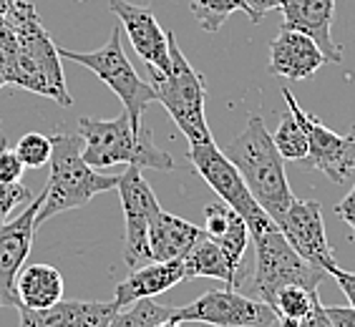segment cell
<instances>
[{
	"mask_svg": "<svg viewBox=\"0 0 355 327\" xmlns=\"http://www.w3.org/2000/svg\"><path fill=\"white\" fill-rule=\"evenodd\" d=\"M6 26L15 33V71L10 83L18 89L46 96L63 109L73 106L66 78H63L58 46L35 13L33 0H15L6 15Z\"/></svg>",
	"mask_w": 355,
	"mask_h": 327,
	"instance_id": "cell-1",
	"label": "cell"
},
{
	"mask_svg": "<svg viewBox=\"0 0 355 327\" xmlns=\"http://www.w3.org/2000/svg\"><path fill=\"white\" fill-rule=\"evenodd\" d=\"M254 239V269H252V285L260 292L262 302L272 307L275 294L290 285L305 287L310 292H318L320 282L328 277L322 267L310 265L308 259H302L295 252L280 227L272 224L252 234Z\"/></svg>",
	"mask_w": 355,
	"mask_h": 327,
	"instance_id": "cell-7",
	"label": "cell"
},
{
	"mask_svg": "<svg viewBox=\"0 0 355 327\" xmlns=\"http://www.w3.org/2000/svg\"><path fill=\"white\" fill-rule=\"evenodd\" d=\"M287 109L293 111V116L300 121L305 136H308V161L318 171H322L330 182L345 184L355 177V123L345 136L330 131L318 116H310L308 111L295 101L290 89H282Z\"/></svg>",
	"mask_w": 355,
	"mask_h": 327,
	"instance_id": "cell-10",
	"label": "cell"
},
{
	"mask_svg": "<svg viewBox=\"0 0 355 327\" xmlns=\"http://www.w3.org/2000/svg\"><path fill=\"white\" fill-rule=\"evenodd\" d=\"M15 154H18V159L23 161L26 169H41V166H46L51 161L53 143H51V136H46V134L31 131L15 143Z\"/></svg>",
	"mask_w": 355,
	"mask_h": 327,
	"instance_id": "cell-27",
	"label": "cell"
},
{
	"mask_svg": "<svg viewBox=\"0 0 355 327\" xmlns=\"http://www.w3.org/2000/svg\"><path fill=\"white\" fill-rule=\"evenodd\" d=\"M13 3H15V0H0V26H3V21H6L8 10L13 8Z\"/></svg>",
	"mask_w": 355,
	"mask_h": 327,
	"instance_id": "cell-36",
	"label": "cell"
},
{
	"mask_svg": "<svg viewBox=\"0 0 355 327\" xmlns=\"http://www.w3.org/2000/svg\"><path fill=\"white\" fill-rule=\"evenodd\" d=\"M23 171H26V166L18 159L15 149H10L6 141H0V182H10V184L21 182Z\"/></svg>",
	"mask_w": 355,
	"mask_h": 327,
	"instance_id": "cell-30",
	"label": "cell"
},
{
	"mask_svg": "<svg viewBox=\"0 0 355 327\" xmlns=\"http://www.w3.org/2000/svg\"><path fill=\"white\" fill-rule=\"evenodd\" d=\"M33 199V191L23 182H0V224L13 217V211L21 204H28Z\"/></svg>",
	"mask_w": 355,
	"mask_h": 327,
	"instance_id": "cell-28",
	"label": "cell"
},
{
	"mask_svg": "<svg viewBox=\"0 0 355 327\" xmlns=\"http://www.w3.org/2000/svg\"><path fill=\"white\" fill-rule=\"evenodd\" d=\"M171 310L174 307L154 302V297H144L126 307H119L109 327H157L162 320H169Z\"/></svg>",
	"mask_w": 355,
	"mask_h": 327,
	"instance_id": "cell-23",
	"label": "cell"
},
{
	"mask_svg": "<svg viewBox=\"0 0 355 327\" xmlns=\"http://www.w3.org/2000/svg\"><path fill=\"white\" fill-rule=\"evenodd\" d=\"M78 134L83 139V159L94 169H111L119 164L154 171L174 169V159L159 149L146 129H134L126 114L109 118V121L81 116Z\"/></svg>",
	"mask_w": 355,
	"mask_h": 327,
	"instance_id": "cell-4",
	"label": "cell"
},
{
	"mask_svg": "<svg viewBox=\"0 0 355 327\" xmlns=\"http://www.w3.org/2000/svg\"><path fill=\"white\" fill-rule=\"evenodd\" d=\"M272 141L280 151L282 159H290V161H300V159H308V136L302 131L300 121L293 116V111L287 109L280 118V126L275 129Z\"/></svg>",
	"mask_w": 355,
	"mask_h": 327,
	"instance_id": "cell-24",
	"label": "cell"
},
{
	"mask_svg": "<svg viewBox=\"0 0 355 327\" xmlns=\"http://www.w3.org/2000/svg\"><path fill=\"white\" fill-rule=\"evenodd\" d=\"M43 204V194L33 199V204L21 211L15 219H8L0 224V307H13L18 310V292L15 280L26 265L28 252L35 239V214Z\"/></svg>",
	"mask_w": 355,
	"mask_h": 327,
	"instance_id": "cell-13",
	"label": "cell"
},
{
	"mask_svg": "<svg viewBox=\"0 0 355 327\" xmlns=\"http://www.w3.org/2000/svg\"><path fill=\"white\" fill-rule=\"evenodd\" d=\"M245 8H247V18L252 23H260L267 15V10L280 8V0H245Z\"/></svg>",
	"mask_w": 355,
	"mask_h": 327,
	"instance_id": "cell-33",
	"label": "cell"
},
{
	"mask_svg": "<svg viewBox=\"0 0 355 327\" xmlns=\"http://www.w3.org/2000/svg\"><path fill=\"white\" fill-rule=\"evenodd\" d=\"M157 327H182V322H177V320H171V317H169V320H162V322H159V325Z\"/></svg>",
	"mask_w": 355,
	"mask_h": 327,
	"instance_id": "cell-37",
	"label": "cell"
},
{
	"mask_svg": "<svg viewBox=\"0 0 355 327\" xmlns=\"http://www.w3.org/2000/svg\"><path fill=\"white\" fill-rule=\"evenodd\" d=\"M121 33L123 28L114 26L106 46L96 48V51H69V48L58 46V55L69 58V61L78 63L83 69H89L94 76H98L119 96V101L123 103V114L129 116L131 126L141 131L144 111H146V106L151 101H157V96H154V86L141 81V76L134 71L131 61L123 53Z\"/></svg>",
	"mask_w": 355,
	"mask_h": 327,
	"instance_id": "cell-6",
	"label": "cell"
},
{
	"mask_svg": "<svg viewBox=\"0 0 355 327\" xmlns=\"http://www.w3.org/2000/svg\"><path fill=\"white\" fill-rule=\"evenodd\" d=\"M205 234L222 247V252L230 257L234 267L245 269L247 245L252 237H250L245 219L237 211L227 204H209L205 209Z\"/></svg>",
	"mask_w": 355,
	"mask_h": 327,
	"instance_id": "cell-20",
	"label": "cell"
},
{
	"mask_svg": "<svg viewBox=\"0 0 355 327\" xmlns=\"http://www.w3.org/2000/svg\"><path fill=\"white\" fill-rule=\"evenodd\" d=\"M315 300H318V292H310L305 287L290 285L275 294L272 310H275V315H277V320H287L297 325V322L313 310Z\"/></svg>",
	"mask_w": 355,
	"mask_h": 327,
	"instance_id": "cell-26",
	"label": "cell"
},
{
	"mask_svg": "<svg viewBox=\"0 0 355 327\" xmlns=\"http://www.w3.org/2000/svg\"><path fill=\"white\" fill-rule=\"evenodd\" d=\"M275 224L290 242L295 252L310 265L322 267L328 272L330 267L338 265L333 254V247L325 234V222H322V206L313 199H293Z\"/></svg>",
	"mask_w": 355,
	"mask_h": 327,
	"instance_id": "cell-12",
	"label": "cell"
},
{
	"mask_svg": "<svg viewBox=\"0 0 355 327\" xmlns=\"http://www.w3.org/2000/svg\"><path fill=\"white\" fill-rule=\"evenodd\" d=\"M119 307L116 302L58 300L43 310H18L21 327H109Z\"/></svg>",
	"mask_w": 355,
	"mask_h": 327,
	"instance_id": "cell-17",
	"label": "cell"
},
{
	"mask_svg": "<svg viewBox=\"0 0 355 327\" xmlns=\"http://www.w3.org/2000/svg\"><path fill=\"white\" fill-rule=\"evenodd\" d=\"M335 327H355V307H325Z\"/></svg>",
	"mask_w": 355,
	"mask_h": 327,
	"instance_id": "cell-35",
	"label": "cell"
},
{
	"mask_svg": "<svg viewBox=\"0 0 355 327\" xmlns=\"http://www.w3.org/2000/svg\"><path fill=\"white\" fill-rule=\"evenodd\" d=\"M187 157L194 164L199 177L217 191L222 204H227L230 209H234L239 217L245 219L250 237L275 224V219L257 204V199L252 197V191L247 189L245 179L237 171V166L225 157V151L219 149L217 143L214 141L189 143Z\"/></svg>",
	"mask_w": 355,
	"mask_h": 327,
	"instance_id": "cell-8",
	"label": "cell"
},
{
	"mask_svg": "<svg viewBox=\"0 0 355 327\" xmlns=\"http://www.w3.org/2000/svg\"><path fill=\"white\" fill-rule=\"evenodd\" d=\"M182 262H184L187 280H191V277H212V280H222L227 287H239L245 280V269L234 267L230 262V257L222 252V247L207 234L182 257Z\"/></svg>",
	"mask_w": 355,
	"mask_h": 327,
	"instance_id": "cell-21",
	"label": "cell"
},
{
	"mask_svg": "<svg viewBox=\"0 0 355 327\" xmlns=\"http://www.w3.org/2000/svg\"><path fill=\"white\" fill-rule=\"evenodd\" d=\"M205 237V229L191 224L187 219L159 209V214L149 224V249L154 262H171L182 259L199 239Z\"/></svg>",
	"mask_w": 355,
	"mask_h": 327,
	"instance_id": "cell-19",
	"label": "cell"
},
{
	"mask_svg": "<svg viewBox=\"0 0 355 327\" xmlns=\"http://www.w3.org/2000/svg\"><path fill=\"white\" fill-rule=\"evenodd\" d=\"M328 274L330 277H335V282L340 285L343 294L348 297L350 307H355V272H345V269H340L338 265H333L328 269Z\"/></svg>",
	"mask_w": 355,
	"mask_h": 327,
	"instance_id": "cell-32",
	"label": "cell"
},
{
	"mask_svg": "<svg viewBox=\"0 0 355 327\" xmlns=\"http://www.w3.org/2000/svg\"><path fill=\"white\" fill-rule=\"evenodd\" d=\"M277 327H297V325H295V322H287V320H280V325H277Z\"/></svg>",
	"mask_w": 355,
	"mask_h": 327,
	"instance_id": "cell-38",
	"label": "cell"
},
{
	"mask_svg": "<svg viewBox=\"0 0 355 327\" xmlns=\"http://www.w3.org/2000/svg\"><path fill=\"white\" fill-rule=\"evenodd\" d=\"M187 280L184 262L182 259H171V262H149V265L131 269V274L123 282L116 285L114 302L116 307H126L131 302L144 300V297H157L166 292L174 285Z\"/></svg>",
	"mask_w": 355,
	"mask_h": 327,
	"instance_id": "cell-18",
	"label": "cell"
},
{
	"mask_svg": "<svg viewBox=\"0 0 355 327\" xmlns=\"http://www.w3.org/2000/svg\"><path fill=\"white\" fill-rule=\"evenodd\" d=\"M15 292H18V310H43V307L55 305L63 300V277L61 272L51 265H31L23 267L18 280H15Z\"/></svg>",
	"mask_w": 355,
	"mask_h": 327,
	"instance_id": "cell-22",
	"label": "cell"
},
{
	"mask_svg": "<svg viewBox=\"0 0 355 327\" xmlns=\"http://www.w3.org/2000/svg\"><path fill=\"white\" fill-rule=\"evenodd\" d=\"M169 55H171L169 73L149 71L157 101L169 111V116L174 118V123H177L179 131L184 134L189 143L214 141L212 134H209V123H207L205 116V98H207L205 78H202V73H197L189 66V61L182 53L174 33H169Z\"/></svg>",
	"mask_w": 355,
	"mask_h": 327,
	"instance_id": "cell-5",
	"label": "cell"
},
{
	"mask_svg": "<svg viewBox=\"0 0 355 327\" xmlns=\"http://www.w3.org/2000/svg\"><path fill=\"white\" fill-rule=\"evenodd\" d=\"M335 214H338V217H340L343 222L355 232V186L345 194V199H343L340 204L335 206Z\"/></svg>",
	"mask_w": 355,
	"mask_h": 327,
	"instance_id": "cell-34",
	"label": "cell"
},
{
	"mask_svg": "<svg viewBox=\"0 0 355 327\" xmlns=\"http://www.w3.org/2000/svg\"><path fill=\"white\" fill-rule=\"evenodd\" d=\"M116 189L121 197L123 224H126L123 262L129 265V269H139V267L154 262L149 249V224L162 206H159L157 197H154L151 186L146 184L139 166H126V171L119 174Z\"/></svg>",
	"mask_w": 355,
	"mask_h": 327,
	"instance_id": "cell-11",
	"label": "cell"
},
{
	"mask_svg": "<svg viewBox=\"0 0 355 327\" xmlns=\"http://www.w3.org/2000/svg\"><path fill=\"white\" fill-rule=\"evenodd\" d=\"M225 157L237 166L257 204L277 222L295 197L285 174V159L260 114H250L245 131L225 146Z\"/></svg>",
	"mask_w": 355,
	"mask_h": 327,
	"instance_id": "cell-2",
	"label": "cell"
},
{
	"mask_svg": "<svg viewBox=\"0 0 355 327\" xmlns=\"http://www.w3.org/2000/svg\"><path fill=\"white\" fill-rule=\"evenodd\" d=\"M53 154H51V177L48 184L43 186V204L35 214V227H41L51 217L61 214V211L81 209L94 197L103 194L109 189H116L119 177L114 174H103L101 169H94L86 164L81 149L83 139L81 134H53Z\"/></svg>",
	"mask_w": 355,
	"mask_h": 327,
	"instance_id": "cell-3",
	"label": "cell"
},
{
	"mask_svg": "<svg viewBox=\"0 0 355 327\" xmlns=\"http://www.w3.org/2000/svg\"><path fill=\"white\" fill-rule=\"evenodd\" d=\"M109 8L119 15L123 33L129 35L137 55L146 63L149 71L169 73V30H162L157 15L149 6H137L126 0H109Z\"/></svg>",
	"mask_w": 355,
	"mask_h": 327,
	"instance_id": "cell-14",
	"label": "cell"
},
{
	"mask_svg": "<svg viewBox=\"0 0 355 327\" xmlns=\"http://www.w3.org/2000/svg\"><path fill=\"white\" fill-rule=\"evenodd\" d=\"M234 10L247 13L245 0H191V15L207 33H217Z\"/></svg>",
	"mask_w": 355,
	"mask_h": 327,
	"instance_id": "cell-25",
	"label": "cell"
},
{
	"mask_svg": "<svg viewBox=\"0 0 355 327\" xmlns=\"http://www.w3.org/2000/svg\"><path fill=\"white\" fill-rule=\"evenodd\" d=\"M177 322H205L214 327H277L280 320L275 310L262 300H250L234 287L209 290L184 307L171 310Z\"/></svg>",
	"mask_w": 355,
	"mask_h": 327,
	"instance_id": "cell-9",
	"label": "cell"
},
{
	"mask_svg": "<svg viewBox=\"0 0 355 327\" xmlns=\"http://www.w3.org/2000/svg\"><path fill=\"white\" fill-rule=\"evenodd\" d=\"M282 28L300 30L310 35L328 63H340V46L333 41V18H335V0H280Z\"/></svg>",
	"mask_w": 355,
	"mask_h": 327,
	"instance_id": "cell-15",
	"label": "cell"
},
{
	"mask_svg": "<svg viewBox=\"0 0 355 327\" xmlns=\"http://www.w3.org/2000/svg\"><path fill=\"white\" fill-rule=\"evenodd\" d=\"M322 63L328 61H325L320 46L310 35L300 33V30L282 28L277 38L270 43L267 71L272 76H282V78H290V81H302V78H310Z\"/></svg>",
	"mask_w": 355,
	"mask_h": 327,
	"instance_id": "cell-16",
	"label": "cell"
},
{
	"mask_svg": "<svg viewBox=\"0 0 355 327\" xmlns=\"http://www.w3.org/2000/svg\"><path fill=\"white\" fill-rule=\"evenodd\" d=\"M297 327H335L333 320H330L328 310H325V305L320 302V297L313 302V310L297 322Z\"/></svg>",
	"mask_w": 355,
	"mask_h": 327,
	"instance_id": "cell-31",
	"label": "cell"
},
{
	"mask_svg": "<svg viewBox=\"0 0 355 327\" xmlns=\"http://www.w3.org/2000/svg\"><path fill=\"white\" fill-rule=\"evenodd\" d=\"M15 71V33L10 26H0V89L10 83Z\"/></svg>",
	"mask_w": 355,
	"mask_h": 327,
	"instance_id": "cell-29",
	"label": "cell"
}]
</instances>
